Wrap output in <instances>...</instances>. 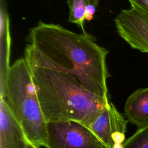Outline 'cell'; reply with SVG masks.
I'll use <instances>...</instances> for the list:
<instances>
[{
	"label": "cell",
	"instance_id": "cell-1",
	"mask_svg": "<svg viewBox=\"0 0 148 148\" xmlns=\"http://www.w3.org/2000/svg\"><path fill=\"white\" fill-rule=\"evenodd\" d=\"M25 40L24 58L28 65L66 73L86 89L109 98V51L96 43L92 35L39 21L29 29Z\"/></svg>",
	"mask_w": 148,
	"mask_h": 148
},
{
	"label": "cell",
	"instance_id": "cell-2",
	"mask_svg": "<svg viewBox=\"0 0 148 148\" xmlns=\"http://www.w3.org/2000/svg\"><path fill=\"white\" fill-rule=\"evenodd\" d=\"M28 66L47 123L73 120L90 127L110 102L109 98L86 89L66 73Z\"/></svg>",
	"mask_w": 148,
	"mask_h": 148
},
{
	"label": "cell",
	"instance_id": "cell-3",
	"mask_svg": "<svg viewBox=\"0 0 148 148\" xmlns=\"http://www.w3.org/2000/svg\"><path fill=\"white\" fill-rule=\"evenodd\" d=\"M1 98L23 129L29 142L46 148L47 122L42 113L29 66L24 58L8 68L1 82Z\"/></svg>",
	"mask_w": 148,
	"mask_h": 148
},
{
	"label": "cell",
	"instance_id": "cell-4",
	"mask_svg": "<svg viewBox=\"0 0 148 148\" xmlns=\"http://www.w3.org/2000/svg\"><path fill=\"white\" fill-rule=\"evenodd\" d=\"M46 148H108L91 128L76 121L47 123Z\"/></svg>",
	"mask_w": 148,
	"mask_h": 148
},
{
	"label": "cell",
	"instance_id": "cell-5",
	"mask_svg": "<svg viewBox=\"0 0 148 148\" xmlns=\"http://www.w3.org/2000/svg\"><path fill=\"white\" fill-rule=\"evenodd\" d=\"M119 35L132 48L148 53V14L131 3L114 19Z\"/></svg>",
	"mask_w": 148,
	"mask_h": 148
},
{
	"label": "cell",
	"instance_id": "cell-6",
	"mask_svg": "<svg viewBox=\"0 0 148 148\" xmlns=\"http://www.w3.org/2000/svg\"><path fill=\"white\" fill-rule=\"evenodd\" d=\"M127 122L110 101L90 128L108 148H120L125 141Z\"/></svg>",
	"mask_w": 148,
	"mask_h": 148
},
{
	"label": "cell",
	"instance_id": "cell-7",
	"mask_svg": "<svg viewBox=\"0 0 148 148\" xmlns=\"http://www.w3.org/2000/svg\"><path fill=\"white\" fill-rule=\"evenodd\" d=\"M28 140L5 101L0 98V148H26Z\"/></svg>",
	"mask_w": 148,
	"mask_h": 148
},
{
	"label": "cell",
	"instance_id": "cell-8",
	"mask_svg": "<svg viewBox=\"0 0 148 148\" xmlns=\"http://www.w3.org/2000/svg\"><path fill=\"white\" fill-rule=\"evenodd\" d=\"M124 114L128 122L134 124L137 130L148 125V87L139 88L128 97Z\"/></svg>",
	"mask_w": 148,
	"mask_h": 148
},
{
	"label": "cell",
	"instance_id": "cell-9",
	"mask_svg": "<svg viewBox=\"0 0 148 148\" xmlns=\"http://www.w3.org/2000/svg\"><path fill=\"white\" fill-rule=\"evenodd\" d=\"M91 0H68L69 7L68 21L79 26L83 34H87L84 30L85 10Z\"/></svg>",
	"mask_w": 148,
	"mask_h": 148
},
{
	"label": "cell",
	"instance_id": "cell-10",
	"mask_svg": "<svg viewBox=\"0 0 148 148\" xmlns=\"http://www.w3.org/2000/svg\"><path fill=\"white\" fill-rule=\"evenodd\" d=\"M120 148H148V125L138 130Z\"/></svg>",
	"mask_w": 148,
	"mask_h": 148
},
{
	"label": "cell",
	"instance_id": "cell-11",
	"mask_svg": "<svg viewBox=\"0 0 148 148\" xmlns=\"http://www.w3.org/2000/svg\"><path fill=\"white\" fill-rule=\"evenodd\" d=\"M98 5V0H91L89 3L87 5L85 10V19L90 21H91L95 13L96 8Z\"/></svg>",
	"mask_w": 148,
	"mask_h": 148
},
{
	"label": "cell",
	"instance_id": "cell-12",
	"mask_svg": "<svg viewBox=\"0 0 148 148\" xmlns=\"http://www.w3.org/2000/svg\"><path fill=\"white\" fill-rule=\"evenodd\" d=\"M130 4H134L148 14V0H128Z\"/></svg>",
	"mask_w": 148,
	"mask_h": 148
},
{
	"label": "cell",
	"instance_id": "cell-13",
	"mask_svg": "<svg viewBox=\"0 0 148 148\" xmlns=\"http://www.w3.org/2000/svg\"><path fill=\"white\" fill-rule=\"evenodd\" d=\"M26 148H40V147H37L36 146L34 145V144H32V143H31L30 142H29L28 140V142L27 143V145H26Z\"/></svg>",
	"mask_w": 148,
	"mask_h": 148
}]
</instances>
